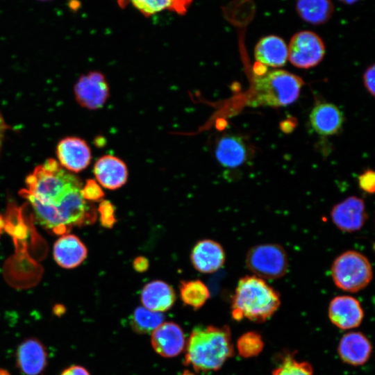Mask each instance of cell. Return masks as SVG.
Here are the masks:
<instances>
[{
    "label": "cell",
    "instance_id": "7402d4cb",
    "mask_svg": "<svg viewBox=\"0 0 375 375\" xmlns=\"http://www.w3.org/2000/svg\"><path fill=\"white\" fill-rule=\"evenodd\" d=\"M296 8L303 20L316 25L328 21L333 12L330 0H297Z\"/></svg>",
    "mask_w": 375,
    "mask_h": 375
},
{
    "label": "cell",
    "instance_id": "ab89813d",
    "mask_svg": "<svg viewBox=\"0 0 375 375\" xmlns=\"http://www.w3.org/2000/svg\"><path fill=\"white\" fill-rule=\"evenodd\" d=\"M42 1H47V0H42Z\"/></svg>",
    "mask_w": 375,
    "mask_h": 375
},
{
    "label": "cell",
    "instance_id": "e0dca14e",
    "mask_svg": "<svg viewBox=\"0 0 375 375\" xmlns=\"http://www.w3.org/2000/svg\"><path fill=\"white\" fill-rule=\"evenodd\" d=\"M88 251L81 240L70 234H64L53 245V257L58 265L72 269L79 265L85 259Z\"/></svg>",
    "mask_w": 375,
    "mask_h": 375
},
{
    "label": "cell",
    "instance_id": "4316f807",
    "mask_svg": "<svg viewBox=\"0 0 375 375\" xmlns=\"http://www.w3.org/2000/svg\"><path fill=\"white\" fill-rule=\"evenodd\" d=\"M272 375H314V372L308 362L297 360L292 355H286L274 369Z\"/></svg>",
    "mask_w": 375,
    "mask_h": 375
},
{
    "label": "cell",
    "instance_id": "836d02e7",
    "mask_svg": "<svg viewBox=\"0 0 375 375\" xmlns=\"http://www.w3.org/2000/svg\"><path fill=\"white\" fill-rule=\"evenodd\" d=\"M7 129H8V126L6 124L0 112V139L2 138V136H3V134Z\"/></svg>",
    "mask_w": 375,
    "mask_h": 375
},
{
    "label": "cell",
    "instance_id": "2e32d148",
    "mask_svg": "<svg viewBox=\"0 0 375 375\" xmlns=\"http://www.w3.org/2000/svg\"><path fill=\"white\" fill-rule=\"evenodd\" d=\"M190 258L193 267L197 271L205 274L213 273L224 265L225 253L218 242L204 239L194 246Z\"/></svg>",
    "mask_w": 375,
    "mask_h": 375
},
{
    "label": "cell",
    "instance_id": "8992f818",
    "mask_svg": "<svg viewBox=\"0 0 375 375\" xmlns=\"http://www.w3.org/2000/svg\"><path fill=\"white\" fill-rule=\"evenodd\" d=\"M245 262L255 276L266 279L283 277L288 269V258L284 248L274 243L252 247L247 251Z\"/></svg>",
    "mask_w": 375,
    "mask_h": 375
},
{
    "label": "cell",
    "instance_id": "83f0119b",
    "mask_svg": "<svg viewBox=\"0 0 375 375\" xmlns=\"http://www.w3.org/2000/svg\"><path fill=\"white\" fill-rule=\"evenodd\" d=\"M101 225L107 228H111L116 223L115 209L114 206L107 200L102 201L98 208Z\"/></svg>",
    "mask_w": 375,
    "mask_h": 375
},
{
    "label": "cell",
    "instance_id": "74e56055",
    "mask_svg": "<svg viewBox=\"0 0 375 375\" xmlns=\"http://www.w3.org/2000/svg\"><path fill=\"white\" fill-rule=\"evenodd\" d=\"M343 2H345V3H353L355 1H356L357 0H340Z\"/></svg>",
    "mask_w": 375,
    "mask_h": 375
},
{
    "label": "cell",
    "instance_id": "9c48e42d",
    "mask_svg": "<svg viewBox=\"0 0 375 375\" xmlns=\"http://www.w3.org/2000/svg\"><path fill=\"white\" fill-rule=\"evenodd\" d=\"M109 94V86L106 77L98 71L90 72L81 76L74 85L76 101L81 107L88 110L102 108Z\"/></svg>",
    "mask_w": 375,
    "mask_h": 375
},
{
    "label": "cell",
    "instance_id": "5b68a950",
    "mask_svg": "<svg viewBox=\"0 0 375 375\" xmlns=\"http://www.w3.org/2000/svg\"><path fill=\"white\" fill-rule=\"evenodd\" d=\"M372 267L361 253L349 250L339 255L331 266V276L340 289L356 292L366 288L372 279Z\"/></svg>",
    "mask_w": 375,
    "mask_h": 375
},
{
    "label": "cell",
    "instance_id": "603a6c76",
    "mask_svg": "<svg viewBox=\"0 0 375 375\" xmlns=\"http://www.w3.org/2000/svg\"><path fill=\"white\" fill-rule=\"evenodd\" d=\"M192 0H130L133 6L145 17L168 10L178 15L187 12Z\"/></svg>",
    "mask_w": 375,
    "mask_h": 375
},
{
    "label": "cell",
    "instance_id": "ba28073f",
    "mask_svg": "<svg viewBox=\"0 0 375 375\" xmlns=\"http://www.w3.org/2000/svg\"><path fill=\"white\" fill-rule=\"evenodd\" d=\"M15 361L22 375H44L49 365L47 348L37 337L26 338L17 346Z\"/></svg>",
    "mask_w": 375,
    "mask_h": 375
},
{
    "label": "cell",
    "instance_id": "277c9868",
    "mask_svg": "<svg viewBox=\"0 0 375 375\" xmlns=\"http://www.w3.org/2000/svg\"><path fill=\"white\" fill-rule=\"evenodd\" d=\"M303 81L282 69L265 72L253 78V91L248 104L251 106H285L299 97Z\"/></svg>",
    "mask_w": 375,
    "mask_h": 375
},
{
    "label": "cell",
    "instance_id": "f35d334b",
    "mask_svg": "<svg viewBox=\"0 0 375 375\" xmlns=\"http://www.w3.org/2000/svg\"><path fill=\"white\" fill-rule=\"evenodd\" d=\"M182 375H194L189 371H185Z\"/></svg>",
    "mask_w": 375,
    "mask_h": 375
},
{
    "label": "cell",
    "instance_id": "e575fe53",
    "mask_svg": "<svg viewBox=\"0 0 375 375\" xmlns=\"http://www.w3.org/2000/svg\"><path fill=\"white\" fill-rule=\"evenodd\" d=\"M121 8H124L129 3L130 0H117Z\"/></svg>",
    "mask_w": 375,
    "mask_h": 375
},
{
    "label": "cell",
    "instance_id": "4fadbf2b",
    "mask_svg": "<svg viewBox=\"0 0 375 375\" xmlns=\"http://www.w3.org/2000/svg\"><path fill=\"white\" fill-rule=\"evenodd\" d=\"M151 343L160 356L173 358L183 351L186 342L180 326L173 322H166L151 333Z\"/></svg>",
    "mask_w": 375,
    "mask_h": 375
},
{
    "label": "cell",
    "instance_id": "1f68e13d",
    "mask_svg": "<svg viewBox=\"0 0 375 375\" xmlns=\"http://www.w3.org/2000/svg\"><path fill=\"white\" fill-rule=\"evenodd\" d=\"M60 375H91L89 371L83 366L72 365L63 369Z\"/></svg>",
    "mask_w": 375,
    "mask_h": 375
},
{
    "label": "cell",
    "instance_id": "7a4b0ae2",
    "mask_svg": "<svg viewBox=\"0 0 375 375\" xmlns=\"http://www.w3.org/2000/svg\"><path fill=\"white\" fill-rule=\"evenodd\" d=\"M185 349L186 365L197 372L218 370L234 354L231 329L226 325L196 327Z\"/></svg>",
    "mask_w": 375,
    "mask_h": 375
},
{
    "label": "cell",
    "instance_id": "9a60e30c",
    "mask_svg": "<svg viewBox=\"0 0 375 375\" xmlns=\"http://www.w3.org/2000/svg\"><path fill=\"white\" fill-rule=\"evenodd\" d=\"M94 174L101 185L111 190L125 185L128 176L126 163L112 155L100 157L94 165Z\"/></svg>",
    "mask_w": 375,
    "mask_h": 375
},
{
    "label": "cell",
    "instance_id": "ffe728a7",
    "mask_svg": "<svg viewBox=\"0 0 375 375\" xmlns=\"http://www.w3.org/2000/svg\"><path fill=\"white\" fill-rule=\"evenodd\" d=\"M310 121L314 130L322 135L337 133L342 128L344 118L342 112L329 103L317 104L312 110Z\"/></svg>",
    "mask_w": 375,
    "mask_h": 375
},
{
    "label": "cell",
    "instance_id": "484cf974",
    "mask_svg": "<svg viewBox=\"0 0 375 375\" xmlns=\"http://www.w3.org/2000/svg\"><path fill=\"white\" fill-rule=\"evenodd\" d=\"M264 340L258 333L248 331L237 340L236 349L238 354L244 358L258 356L264 349Z\"/></svg>",
    "mask_w": 375,
    "mask_h": 375
},
{
    "label": "cell",
    "instance_id": "ac0fdd59",
    "mask_svg": "<svg viewBox=\"0 0 375 375\" xmlns=\"http://www.w3.org/2000/svg\"><path fill=\"white\" fill-rule=\"evenodd\" d=\"M140 299L144 308L163 312L174 304L176 294L173 288L160 280L147 283L142 288Z\"/></svg>",
    "mask_w": 375,
    "mask_h": 375
},
{
    "label": "cell",
    "instance_id": "7c38bea8",
    "mask_svg": "<svg viewBox=\"0 0 375 375\" xmlns=\"http://www.w3.org/2000/svg\"><path fill=\"white\" fill-rule=\"evenodd\" d=\"M59 164L67 171L79 172L90 163L91 150L87 142L78 137L62 139L56 147Z\"/></svg>",
    "mask_w": 375,
    "mask_h": 375
},
{
    "label": "cell",
    "instance_id": "44dd1931",
    "mask_svg": "<svg viewBox=\"0 0 375 375\" xmlns=\"http://www.w3.org/2000/svg\"><path fill=\"white\" fill-rule=\"evenodd\" d=\"M254 56L260 64L273 67H282L288 59V46L281 38L267 35L256 44Z\"/></svg>",
    "mask_w": 375,
    "mask_h": 375
},
{
    "label": "cell",
    "instance_id": "d6a6232c",
    "mask_svg": "<svg viewBox=\"0 0 375 375\" xmlns=\"http://www.w3.org/2000/svg\"><path fill=\"white\" fill-rule=\"evenodd\" d=\"M134 269L138 272H146L149 266V260L144 256H138L133 261Z\"/></svg>",
    "mask_w": 375,
    "mask_h": 375
},
{
    "label": "cell",
    "instance_id": "30bf717a",
    "mask_svg": "<svg viewBox=\"0 0 375 375\" xmlns=\"http://www.w3.org/2000/svg\"><path fill=\"white\" fill-rule=\"evenodd\" d=\"M331 217L333 224L342 231H359L367 219L365 202L355 196L346 198L333 207Z\"/></svg>",
    "mask_w": 375,
    "mask_h": 375
},
{
    "label": "cell",
    "instance_id": "f546056e",
    "mask_svg": "<svg viewBox=\"0 0 375 375\" xmlns=\"http://www.w3.org/2000/svg\"><path fill=\"white\" fill-rule=\"evenodd\" d=\"M360 188L369 194H373L375 190V174L372 169H367L358 176Z\"/></svg>",
    "mask_w": 375,
    "mask_h": 375
},
{
    "label": "cell",
    "instance_id": "5bb4252c",
    "mask_svg": "<svg viewBox=\"0 0 375 375\" xmlns=\"http://www.w3.org/2000/svg\"><path fill=\"white\" fill-rule=\"evenodd\" d=\"M337 351L343 362L358 367L365 365L369 360L372 346L362 333L349 331L341 338Z\"/></svg>",
    "mask_w": 375,
    "mask_h": 375
},
{
    "label": "cell",
    "instance_id": "8fae6325",
    "mask_svg": "<svg viewBox=\"0 0 375 375\" xmlns=\"http://www.w3.org/2000/svg\"><path fill=\"white\" fill-rule=\"evenodd\" d=\"M328 315L331 322L338 328L351 330L360 325L364 311L358 299L342 295L334 297L330 301Z\"/></svg>",
    "mask_w": 375,
    "mask_h": 375
},
{
    "label": "cell",
    "instance_id": "cb8c5ba5",
    "mask_svg": "<svg viewBox=\"0 0 375 375\" xmlns=\"http://www.w3.org/2000/svg\"><path fill=\"white\" fill-rule=\"evenodd\" d=\"M179 291L183 303L194 310L201 308L210 298L208 287L198 279L181 281Z\"/></svg>",
    "mask_w": 375,
    "mask_h": 375
},
{
    "label": "cell",
    "instance_id": "d4e9b609",
    "mask_svg": "<svg viewBox=\"0 0 375 375\" xmlns=\"http://www.w3.org/2000/svg\"><path fill=\"white\" fill-rule=\"evenodd\" d=\"M165 318L162 312L140 306L136 308L131 315L130 325L137 333L149 334L163 323Z\"/></svg>",
    "mask_w": 375,
    "mask_h": 375
},
{
    "label": "cell",
    "instance_id": "52a82bcc",
    "mask_svg": "<svg viewBox=\"0 0 375 375\" xmlns=\"http://www.w3.org/2000/svg\"><path fill=\"white\" fill-rule=\"evenodd\" d=\"M325 46L322 38L310 31H301L290 39L288 58L295 67L308 69L316 66L323 59Z\"/></svg>",
    "mask_w": 375,
    "mask_h": 375
},
{
    "label": "cell",
    "instance_id": "3957f363",
    "mask_svg": "<svg viewBox=\"0 0 375 375\" xmlns=\"http://www.w3.org/2000/svg\"><path fill=\"white\" fill-rule=\"evenodd\" d=\"M281 305L280 295L255 275L241 278L231 299V316L235 321L262 323L272 317Z\"/></svg>",
    "mask_w": 375,
    "mask_h": 375
},
{
    "label": "cell",
    "instance_id": "d6986e66",
    "mask_svg": "<svg viewBox=\"0 0 375 375\" xmlns=\"http://www.w3.org/2000/svg\"><path fill=\"white\" fill-rule=\"evenodd\" d=\"M215 155L217 161L224 167H238L247 159V147L242 138L226 135L219 139L216 144Z\"/></svg>",
    "mask_w": 375,
    "mask_h": 375
},
{
    "label": "cell",
    "instance_id": "f1b7e54d",
    "mask_svg": "<svg viewBox=\"0 0 375 375\" xmlns=\"http://www.w3.org/2000/svg\"><path fill=\"white\" fill-rule=\"evenodd\" d=\"M81 193L83 198L88 201H97L104 197V192L97 181L93 179L87 180L82 187Z\"/></svg>",
    "mask_w": 375,
    "mask_h": 375
},
{
    "label": "cell",
    "instance_id": "d590c367",
    "mask_svg": "<svg viewBox=\"0 0 375 375\" xmlns=\"http://www.w3.org/2000/svg\"><path fill=\"white\" fill-rule=\"evenodd\" d=\"M0 375H11L6 369L0 367Z\"/></svg>",
    "mask_w": 375,
    "mask_h": 375
},
{
    "label": "cell",
    "instance_id": "8d00e7d4",
    "mask_svg": "<svg viewBox=\"0 0 375 375\" xmlns=\"http://www.w3.org/2000/svg\"><path fill=\"white\" fill-rule=\"evenodd\" d=\"M3 227H4V222H3V217L0 215V235L2 233Z\"/></svg>",
    "mask_w": 375,
    "mask_h": 375
},
{
    "label": "cell",
    "instance_id": "6da1fadb",
    "mask_svg": "<svg viewBox=\"0 0 375 375\" xmlns=\"http://www.w3.org/2000/svg\"><path fill=\"white\" fill-rule=\"evenodd\" d=\"M20 194L31 203L38 223L47 231L62 235L83 218L88 202L81 180L53 158L38 165L26 178Z\"/></svg>",
    "mask_w": 375,
    "mask_h": 375
},
{
    "label": "cell",
    "instance_id": "4dcf8cb0",
    "mask_svg": "<svg viewBox=\"0 0 375 375\" xmlns=\"http://www.w3.org/2000/svg\"><path fill=\"white\" fill-rule=\"evenodd\" d=\"M374 76L375 68L374 65H372L366 69L363 76L364 85L372 97H374L375 94Z\"/></svg>",
    "mask_w": 375,
    "mask_h": 375
}]
</instances>
